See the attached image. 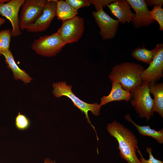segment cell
Listing matches in <instances>:
<instances>
[{
    "mask_svg": "<svg viewBox=\"0 0 163 163\" xmlns=\"http://www.w3.org/2000/svg\"><path fill=\"white\" fill-rule=\"evenodd\" d=\"M107 129L118 143L120 157L128 163H141L136 155L138 141L128 128L116 120L108 124Z\"/></svg>",
    "mask_w": 163,
    "mask_h": 163,
    "instance_id": "1",
    "label": "cell"
},
{
    "mask_svg": "<svg viewBox=\"0 0 163 163\" xmlns=\"http://www.w3.org/2000/svg\"><path fill=\"white\" fill-rule=\"evenodd\" d=\"M144 69L139 64L124 62L113 66L108 78L112 82H119L124 89L130 92L142 85V75Z\"/></svg>",
    "mask_w": 163,
    "mask_h": 163,
    "instance_id": "2",
    "label": "cell"
},
{
    "mask_svg": "<svg viewBox=\"0 0 163 163\" xmlns=\"http://www.w3.org/2000/svg\"><path fill=\"white\" fill-rule=\"evenodd\" d=\"M53 90L52 93L56 97L59 98L62 96L67 97L71 100L75 106L79 109L82 113H84L87 122L94 130L98 141L99 139L96 130L94 126L90 121L88 113L89 111H90L94 116H98L101 107L99 104L97 103L88 104L81 100L72 92L71 90L72 86L67 85L66 82L54 83L53 84Z\"/></svg>",
    "mask_w": 163,
    "mask_h": 163,
    "instance_id": "3",
    "label": "cell"
},
{
    "mask_svg": "<svg viewBox=\"0 0 163 163\" xmlns=\"http://www.w3.org/2000/svg\"><path fill=\"white\" fill-rule=\"evenodd\" d=\"M132 96L131 104L134 107L140 118L148 121L153 115L154 101L150 93L148 84H142L135 88L130 92Z\"/></svg>",
    "mask_w": 163,
    "mask_h": 163,
    "instance_id": "4",
    "label": "cell"
},
{
    "mask_svg": "<svg viewBox=\"0 0 163 163\" xmlns=\"http://www.w3.org/2000/svg\"><path fill=\"white\" fill-rule=\"evenodd\" d=\"M66 44L57 32L35 40L31 47L38 55L52 57L59 53Z\"/></svg>",
    "mask_w": 163,
    "mask_h": 163,
    "instance_id": "5",
    "label": "cell"
},
{
    "mask_svg": "<svg viewBox=\"0 0 163 163\" xmlns=\"http://www.w3.org/2000/svg\"><path fill=\"white\" fill-rule=\"evenodd\" d=\"M48 0H25L21 6L18 22L21 30H24L33 24L43 13Z\"/></svg>",
    "mask_w": 163,
    "mask_h": 163,
    "instance_id": "6",
    "label": "cell"
},
{
    "mask_svg": "<svg viewBox=\"0 0 163 163\" xmlns=\"http://www.w3.org/2000/svg\"><path fill=\"white\" fill-rule=\"evenodd\" d=\"M155 52L148 67L142 75V84L155 83L163 76V44L156 45Z\"/></svg>",
    "mask_w": 163,
    "mask_h": 163,
    "instance_id": "7",
    "label": "cell"
},
{
    "mask_svg": "<svg viewBox=\"0 0 163 163\" xmlns=\"http://www.w3.org/2000/svg\"><path fill=\"white\" fill-rule=\"evenodd\" d=\"M84 28V19L77 15L72 19L63 21L57 32L65 44L72 43L79 40Z\"/></svg>",
    "mask_w": 163,
    "mask_h": 163,
    "instance_id": "8",
    "label": "cell"
},
{
    "mask_svg": "<svg viewBox=\"0 0 163 163\" xmlns=\"http://www.w3.org/2000/svg\"><path fill=\"white\" fill-rule=\"evenodd\" d=\"M95 22L100 29L99 34L103 40L114 38L118 30L119 22L110 16L101 8L92 13Z\"/></svg>",
    "mask_w": 163,
    "mask_h": 163,
    "instance_id": "9",
    "label": "cell"
},
{
    "mask_svg": "<svg viewBox=\"0 0 163 163\" xmlns=\"http://www.w3.org/2000/svg\"><path fill=\"white\" fill-rule=\"evenodd\" d=\"M25 0H11L0 4V14L10 22L12 27L11 35L15 37L21 34L18 22V14L20 7Z\"/></svg>",
    "mask_w": 163,
    "mask_h": 163,
    "instance_id": "10",
    "label": "cell"
},
{
    "mask_svg": "<svg viewBox=\"0 0 163 163\" xmlns=\"http://www.w3.org/2000/svg\"><path fill=\"white\" fill-rule=\"evenodd\" d=\"M57 1L48 0L42 14L33 24L26 28V30L27 31L38 33L43 31L47 29L56 16Z\"/></svg>",
    "mask_w": 163,
    "mask_h": 163,
    "instance_id": "11",
    "label": "cell"
},
{
    "mask_svg": "<svg viewBox=\"0 0 163 163\" xmlns=\"http://www.w3.org/2000/svg\"><path fill=\"white\" fill-rule=\"evenodd\" d=\"M135 11L132 23L137 29L149 26L153 23L150 11L144 0H127Z\"/></svg>",
    "mask_w": 163,
    "mask_h": 163,
    "instance_id": "12",
    "label": "cell"
},
{
    "mask_svg": "<svg viewBox=\"0 0 163 163\" xmlns=\"http://www.w3.org/2000/svg\"><path fill=\"white\" fill-rule=\"evenodd\" d=\"M112 14L122 24H129L134 16L130 9V6L125 0H114L107 5Z\"/></svg>",
    "mask_w": 163,
    "mask_h": 163,
    "instance_id": "13",
    "label": "cell"
},
{
    "mask_svg": "<svg viewBox=\"0 0 163 163\" xmlns=\"http://www.w3.org/2000/svg\"><path fill=\"white\" fill-rule=\"evenodd\" d=\"M132 99L130 92L124 89L121 85L117 82H112L111 90L109 94L104 96L101 98L99 104L101 107L110 102L124 101H129Z\"/></svg>",
    "mask_w": 163,
    "mask_h": 163,
    "instance_id": "14",
    "label": "cell"
},
{
    "mask_svg": "<svg viewBox=\"0 0 163 163\" xmlns=\"http://www.w3.org/2000/svg\"><path fill=\"white\" fill-rule=\"evenodd\" d=\"M5 58V62L7 67L12 71L14 78L15 80L20 79L25 84L30 82L32 79L25 71L19 68L15 62L11 50H9L2 53Z\"/></svg>",
    "mask_w": 163,
    "mask_h": 163,
    "instance_id": "15",
    "label": "cell"
},
{
    "mask_svg": "<svg viewBox=\"0 0 163 163\" xmlns=\"http://www.w3.org/2000/svg\"><path fill=\"white\" fill-rule=\"evenodd\" d=\"M124 118L133 124L136 128L139 133L142 136L151 137L155 139L159 144L163 143V129L158 131L151 128L149 125L140 126L136 123L132 119L130 114H126Z\"/></svg>",
    "mask_w": 163,
    "mask_h": 163,
    "instance_id": "16",
    "label": "cell"
},
{
    "mask_svg": "<svg viewBox=\"0 0 163 163\" xmlns=\"http://www.w3.org/2000/svg\"><path fill=\"white\" fill-rule=\"evenodd\" d=\"M150 93L154 97V104L153 109L155 112L163 117V83H149L148 84Z\"/></svg>",
    "mask_w": 163,
    "mask_h": 163,
    "instance_id": "17",
    "label": "cell"
},
{
    "mask_svg": "<svg viewBox=\"0 0 163 163\" xmlns=\"http://www.w3.org/2000/svg\"><path fill=\"white\" fill-rule=\"evenodd\" d=\"M77 10L75 9L65 0L57 1L56 16L59 20L63 21L72 19L78 14Z\"/></svg>",
    "mask_w": 163,
    "mask_h": 163,
    "instance_id": "18",
    "label": "cell"
},
{
    "mask_svg": "<svg viewBox=\"0 0 163 163\" xmlns=\"http://www.w3.org/2000/svg\"><path fill=\"white\" fill-rule=\"evenodd\" d=\"M155 52V48L150 50L143 46L142 47H138L134 50L131 53V55L138 61L149 64L152 60Z\"/></svg>",
    "mask_w": 163,
    "mask_h": 163,
    "instance_id": "19",
    "label": "cell"
},
{
    "mask_svg": "<svg viewBox=\"0 0 163 163\" xmlns=\"http://www.w3.org/2000/svg\"><path fill=\"white\" fill-rule=\"evenodd\" d=\"M10 29L0 31V56L4 52L9 50L11 36Z\"/></svg>",
    "mask_w": 163,
    "mask_h": 163,
    "instance_id": "20",
    "label": "cell"
},
{
    "mask_svg": "<svg viewBox=\"0 0 163 163\" xmlns=\"http://www.w3.org/2000/svg\"><path fill=\"white\" fill-rule=\"evenodd\" d=\"M151 17L154 21L158 23L161 31L163 30V9L161 5H154L152 10L150 11Z\"/></svg>",
    "mask_w": 163,
    "mask_h": 163,
    "instance_id": "21",
    "label": "cell"
},
{
    "mask_svg": "<svg viewBox=\"0 0 163 163\" xmlns=\"http://www.w3.org/2000/svg\"><path fill=\"white\" fill-rule=\"evenodd\" d=\"M15 125L18 129L24 130L29 126L30 121L25 115L19 112L15 119Z\"/></svg>",
    "mask_w": 163,
    "mask_h": 163,
    "instance_id": "22",
    "label": "cell"
},
{
    "mask_svg": "<svg viewBox=\"0 0 163 163\" xmlns=\"http://www.w3.org/2000/svg\"><path fill=\"white\" fill-rule=\"evenodd\" d=\"M152 149L151 148L147 147L146 152L148 153L149 156V159L146 160L144 158L139 149H137V151L140 156V161L141 163H163V161L155 158L152 153Z\"/></svg>",
    "mask_w": 163,
    "mask_h": 163,
    "instance_id": "23",
    "label": "cell"
},
{
    "mask_svg": "<svg viewBox=\"0 0 163 163\" xmlns=\"http://www.w3.org/2000/svg\"><path fill=\"white\" fill-rule=\"evenodd\" d=\"M67 3L75 10L86 7L91 4L89 0H65Z\"/></svg>",
    "mask_w": 163,
    "mask_h": 163,
    "instance_id": "24",
    "label": "cell"
},
{
    "mask_svg": "<svg viewBox=\"0 0 163 163\" xmlns=\"http://www.w3.org/2000/svg\"><path fill=\"white\" fill-rule=\"evenodd\" d=\"M91 4L95 7L96 11L107 6L114 0H89Z\"/></svg>",
    "mask_w": 163,
    "mask_h": 163,
    "instance_id": "25",
    "label": "cell"
},
{
    "mask_svg": "<svg viewBox=\"0 0 163 163\" xmlns=\"http://www.w3.org/2000/svg\"><path fill=\"white\" fill-rule=\"evenodd\" d=\"M148 6H151L153 5H161L163 4L162 0H145Z\"/></svg>",
    "mask_w": 163,
    "mask_h": 163,
    "instance_id": "26",
    "label": "cell"
},
{
    "mask_svg": "<svg viewBox=\"0 0 163 163\" xmlns=\"http://www.w3.org/2000/svg\"><path fill=\"white\" fill-rule=\"evenodd\" d=\"M56 161L52 160L49 158H46L44 159V163H56Z\"/></svg>",
    "mask_w": 163,
    "mask_h": 163,
    "instance_id": "27",
    "label": "cell"
},
{
    "mask_svg": "<svg viewBox=\"0 0 163 163\" xmlns=\"http://www.w3.org/2000/svg\"><path fill=\"white\" fill-rule=\"evenodd\" d=\"M5 21L4 19L0 17V27L2 25L5 23Z\"/></svg>",
    "mask_w": 163,
    "mask_h": 163,
    "instance_id": "28",
    "label": "cell"
}]
</instances>
